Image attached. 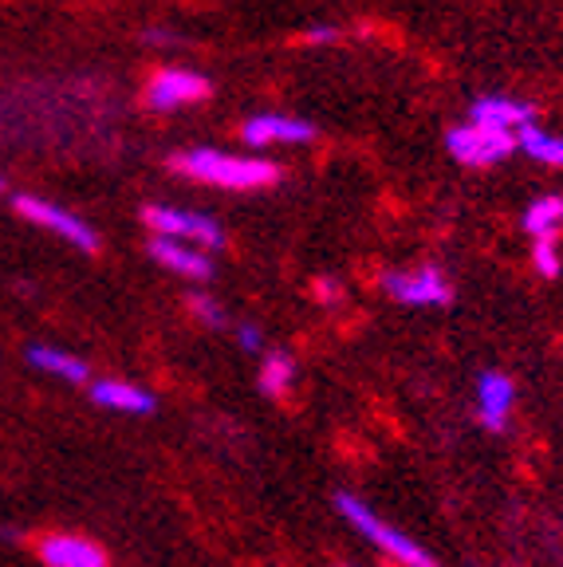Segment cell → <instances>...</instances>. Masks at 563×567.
<instances>
[{"label":"cell","mask_w":563,"mask_h":567,"mask_svg":"<svg viewBox=\"0 0 563 567\" xmlns=\"http://www.w3.org/2000/svg\"><path fill=\"white\" fill-rule=\"evenodd\" d=\"M12 209H17L20 221H28V225H35V229H44V233H52V237L68 240V245L80 248V252H99V245H103V237L83 221L80 213L63 209V205L48 202V197L17 194L12 197Z\"/></svg>","instance_id":"5b68a950"},{"label":"cell","mask_w":563,"mask_h":567,"mask_svg":"<svg viewBox=\"0 0 563 567\" xmlns=\"http://www.w3.org/2000/svg\"><path fill=\"white\" fill-rule=\"evenodd\" d=\"M512 410H516V382H512V374L484 371L477 379V422L489 434H501V430H509Z\"/></svg>","instance_id":"30bf717a"},{"label":"cell","mask_w":563,"mask_h":567,"mask_svg":"<svg viewBox=\"0 0 563 567\" xmlns=\"http://www.w3.org/2000/svg\"><path fill=\"white\" fill-rule=\"evenodd\" d=\"M316 123L296 115H280V111H265V115L245 118L240 126V142L248 151H268V146H308L316 142Z\"/></svg>","instance_id":"ba28073f"},{"label":"cell","mask_w":563,"mask_h":567,"mask_svg":"<svg viewBox=\"0 0 563 567\" xmlns=\"http://www.w3.org/2000/svg\"><path fill=\"white\" fill-rule=\"evenodd\" d=\"M260 390L268 399H288L291 386H296V359L288 351H268L260 359V374H256Z\"/></svg>","instance_id":"e0dca14e"},{"label":"cell","mask_w":563,"mask_h":567,"mask_svg":"<svg viewBox=\"0 0 563 567\" xmlns=\"http://www.w3.org/2000/svg\"><path fill=\"white\" fill-rule=\"evenodd\" d=\"M213 95L209 75L194 68H158L146 80V106L158 111V115H170V111H182L190 103H205Z\"/></svg>","instance_id":"8992f818"},{"label":"cell","mask_w":563,"mask_h":567,"mask_svg":"<svg viewBox=\"0 0 563 567\" xmlns=\"http://www.w3.org/2000/svg\"><path fill=\"white\" fill-rule=\"evenodd\" d=\"M35 556L44 567H106V551L75 532H52L44 540H35Z\"/></svg>","instance_id":"8fae6325"},{"label":"cell","mask_w":563,"mask_h":567,"mask_svg":"<svg viewBox=\"0 0 563 567\" xmlns=\"http://www.w3.org/2000/svg\"><path fill=\"white\" fill-rule=\"evenodd\" d=\"M516 151L540 166L563 169V134H547L544 126H524L516 134Z\"/></svg>","instance_id":"2e32d148"},{"label":"cell","mask_w":563,"mask_h":567,"mask_svg":"<svg viewBox=\"0 0 563 567\" xmlns=\"http://www.w3.org/2000/svg\"><path fill=\"white\" fill-rule=\"evenodd\" d=\"M146 252H150V260H154V265H162L166 272L182 276V280L202 284V280H209V276H213V257H209V252H202V248H194V245H182V240L150 237Z\"/></svg>","instance_id":"7c38bea8"},{"label":"cell","mask_w":563,"mask_h":567,"mask_svg":"<svg viewBox=\"0 0 563 567\" xmlns=\"http://www.w3.org/2000/svg\"><path fill=\"white\" fill-rule=\"evenodd\" d=\"M339 567H351V564H339Z\"/></svg>","instance_id":"d4e9b609"},{"label":"cell","mask_w":563,"mask_h":567,"mask_svg":"<svg viewBox=\"0 0 563 567\" xmlns=\"http://www.w3.org/2000/svg\"><path fill=\"white\" fill-rule=\"evenodd\" d=\"M446 151L458 166L484 169V166H497V162L509 158V154L516 151V138H512V134H501V131H484V126L461 123V126H449L446 131Z\"/></svg>","instance_id":"52a82bcc"},{"label":"cell","mask_w":563,"mask_h":567,"mask_svg":"<svg viewBox=\"0 0 563 567\" xmlns=\"http://www.w3.org/2000/svg\"><path fill=\"white\" fill-rule=\"evenodd\" d=\"M142 40H146L150 48H170V44H174V35H170V32H162V28H150V32L142 35Z\"/></svg>","instance_id":"603a6c76"},{"label":"cell","mask_w":563,"mask_h":567,"mask_svg":"<svg viewBox=\"0 0 563 567\" xmlns=\"http://www.w3.org/2000/svg\"><path fill=\"white\" fill-rule=\"evenodd\" d=\"M142 221L154 237L166 240H182V245H194L202 252H217V248L229 245V233L225 225L213 221L209 213L197 209H182V205H146L142 209Z\"/></svg>","instance_id":"3957f363"},{"label":"cell","mask_w":563,"mask_h":567,"mask_svg":"<svg viewBox=\"0 0 563 567\" xmlns=\"http://www.w3.org/2000/svg\"><path fill=\"white\" fill-rule=\"evenodd\" d=\"M304 40H308V44H335V40H339V28L335 24H311Z\"/></svg>","instance_id":"7402d4cb"},{"label":"cell","mask_w":563,"mask_h":567,"mask_svg":"<svg viewBox=\"0 0 563 567\" xmlns=\"http://www.w3.org/2000/svg\"><path fill=\"white\" fill-rule=\"evenodd\" d=\"M0 194H4V177H0Z\"/></svg>","instance_id":"cb8c5ba5"},{"label":"cell","mask_w":563,"mask_h":567,"mask_svg":"<svg viewBox=\"0 0 563 567\" xmlns=\"http://www.w3.org/2000/svg\"><path fill=\"white\" fill-rule=\"evenodd\" d=\"M88 394L95 406L111 410V414H154L158 410V402H154V394H150L146 386H139V382H126V379H95L88 382Z\"/></svg>","instance_id":"4fadbf2b"},{"label":"cell","mask_w":563,"mask_h":567,"mask_svg":"<svg viewBox=\"0 0 563 567\" xmlns=\"http://www.w3.org/2000/svg\"><path fill=\"white\" fill-rule=\"evenodd\" d=\"M532 268H536L544 280H555V276L563 272L560 240H532Z\"/></svg>","instance_id":"ac0fdd59"},{"label":"cell","mask_w":563,"mask_h":567,"mask_svg":"<svg viewBox=\"0 0 563 567\" xmlns=\"http://www.w3.org/2000/svg\"><path fill=\"white\" fill-rule=\"evenodd\" d=\"M233 339H237V347L248 354L265 351V331L256 328V323H237V328H233Z\"/></svg>","instance_id":"ffe728a7"},{"label":"cell","mask_w":563,"mask_h":567,"mask_svg":"<svg viewBox=\"0 0 563 567\" xmlns=\"http://www.w3.org/2000/svg\"><path fill=\"white\" fill-rule=\"evenodd\" d=\"M379 288L402 308H449L453 303V280L438 265L387 268L379 276Z\"/></svg>","instance_id":"277c9868"},{"label":"cell","mask_w":563,"mask_h":567,"mask_svg":"<svg viewBox=\"0 0 563 567\" xmlns=\"http://www.w3.org/2000/svg\"><path fill=\"white\" fill-rule=\"evenodd\" d=\"M524 233L532 240H560L563 233V194H540L524 209Z\"/></svg>","instance_id":"9a60e30c"},{"label":"cell","mask_w":563,"mask_h":567,"mask_svg":"<svg viewBox=\"0 0 563 567\" xmlns=\"http://www.w3.org/2000/svg\"><path fill=\"white\" fill-rule=\"evenodd\" d=\"M190 311H194V319L197 323H205V328H213V331H221L229 319H225V308H221L213 296H205V292H194L190 296Z\"/></svg>","instance_id":"d6986e66"},{"label":"cell","mask_w":563,"mask_h":567,"mask_svg":"<svg viewBox=\"0 0 563 567\" xmlns=\"http://www.w3.org/2000/svg\"><path fill=\"white\" fill-rule=\"evenodd\" d=\"M170 169L197 186L225 189V194H260L280 182V166L260 154H229L221 146H190L170 154Z\"/></svg>","instance_id":"6da1fadb"},{"label":"cell","mask_w":563,"mask_h":567,"mask_svg":"<svg viewBox=\"0 0 563 567\" xmlns=\"http://www.w3.org/2000/svg\"><path fill=\"white\" fill-rule=\"evenodd\" d=\"M311 292H316V300H319V303H327V308H331V303L344 300V288H339V284L331 280V276H324V280H316V288H311Z\"/></svg>","instance_id":"44dd1931"},{"label":"cell","mask_w":563,"mask_h":567,"mask_svg":"<svg viewBox=\"0 0 563 567\" xmlns=\"http://www.w3.org/2000/svg\"><path fill=\"white\" fill-rule=\"evenodd\" d=\"M465 123L484 126V131H501L516 138L524 126H536V106L524 103V99L512 95H477L469 103V118Z\"/></svg>","instance_id":"9c48e42d"},{"label":"cell","mask_w":563,"mask_h":567,"mask_svg":"<svg viewBox=\"0 0 563 567\" xmlns=\"http://www.w3.org/2000/svg\"><path fill=\"white\" fill-rule=\"evenodd\" d=\"M28 367L48 379H63V382H91V367L83 363L80 354L63 351V347H52V343H35L28 347Z\"/></svg>","instance_id":"5bb4252c"},{"label":"cell","mask_w":563,"mask_h":567,"mask_svg":"<svg viewBox=\"0 0 563 567\" xmlns=\"http://www.w3.org/2000/svg\"><path fill=\"white\" fill-rule=\"evenodd\" d=\"M335 513L344 516V520L351 524L355 532H359L370 548H379L382 556H390L398 567H441L438 559H433L430 548H422V544H418L410 532L395 528V524H390L387 516L375 513V508H370L362 496L335 493Z\"/></svg>","instance_id":"7a4b0ae2"}]
</instances>
